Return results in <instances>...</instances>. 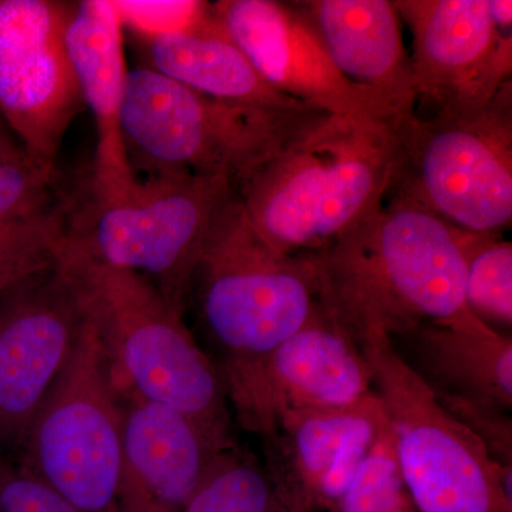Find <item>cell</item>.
Here are the masks:
<instances>
[{"mask_svg":"<svg viewBox=\"0 0 512 512\" xmlns=\"http://www.w3.org/2000/svg\"><path fill=\"white\" fill-rule=\"evenodd\" d=\"M53 264H29V262H0V296L30 276L40 274Z\"/></svg>","mask_w":512,"mask_h":512,"instance_id":"4316f807","label":"cell"},{"mask_svg":"<svg viewBox=\"0 0 512 512\" xmlns=\"http://www.w3.org/2000/svg\"><path fill=\"white\" fill-rule=\"evenodd\" d=\"M218 369L239 423L262 441L288 414L346 409L375 393L365 356L319 306L298 332L271 352L222 360Z\"/></svg>","mask_w":512,"mask_h":512,"instance_id":"30bf717a","label":"cell"},{"mask_svg":"<svg viewBox=\"0 0 512 512\" xmlns=\"http://www.w3.org/2000/svg\"><path fill=\"white\" fill-rule=\"evenodd\" d=\"M320 311L357 346L467 315L453 227L416 205L382 207L308 255Z\"/></svg>","mask_w":512,"mask_h":512,"instance_id":"6da1fadb","label":"cell"},{"mask_svg":"<svg viewBox=\"0 0 512 512\" xmlns=\"http://www.w3.org/2000/svg\"><path fill=\"white\" fill-rule=\"evenodd\" d=\"M55 268L96 329L119 396L164 404L231 448V414L220 369L178 309L143 276L116 268L63 238Z\"/></svg>","mask_w":512,"mask_h":512,"instance_id":"3957f363","label":"cell"},{"mask_svg":"<svg viewBox=\"0 0 512 512\" xmlns=\"http://www.w3.org/2000/svg\"><path fill=\"white\" fill-rule=\"evenodd\" d=\"M488 12L495 28L503 33H512V2L511 0H487Z\"/></svg>","mask_w":512,"mask_h":512,"instance_id":"83f0119b","label":"cell"},{"mask_svg":"<svg viewBox=\"0 0 512 512\" xmlns=\"http://www.w3.org/2000/svg\"><path fill=\"white\" fill-rule=\"evenodd\" d=\"M464 259V301L471 315L505 333L512 326V244L503 234L454 228Z\"/></svg>","mask_w":512,"mask_h":512,"instance_id":"7402d4cb","label":"cell"},{"mask_svg":"<svg viewBox=\"0 0 512 512\" xmlns=\"http://www.w3.org/2000/svg\"><path fill=\"white\" fill-rule=\"evenodd\" d=\"M434 396L512 409V338L467 313L393 340Z\"/></svg>","mask_w":512,"mask_h":512,"instance_id":"ac0fdd59","label":"cell"},{"mask_svg":"<svg viewBox=\"0 0 512 512\" xmlns=\"http://www.w3.org/2000/svg\"><path fill=\"white\" fill-rule=\"evenodd\" d=\"M76 178L25 153L0 163V262L52 264L66 235Z\"/></svg>","mask_w":512,"mask_h":512,"instance_id":"ffe728a7","label":"cell"},{"mask_svg":"<svg viewBox=\"0 0 512 512\" xmlns=\"http://www.w3.org/2000/svg\"><path fill=\"white\" fill-rule=\"evenodd\" d=\"M201 318L224 360L265 355L316 311L311 266L252 228L237 192L221 212L192 276Z\"/></svg>","mask_w":512,"mask_h":512,"instance_id":"ba28073f","label":"cell"},{"mask_svg":"<svg viewBox=\"0 0 512 512\" xmlns=\"http://www.w3.org/2000/svg\"><path fill=\"white\" fill-rule=\"evenodd\" d=\"M184 512H289L266 467L237 446L217 454Z\"/></svg>","mask_w":512,"mask_h":512,"instance_id":"603a6c76","label":"cell"},{"mask_svg":"<svg viewBox=\"0 0 512 512\" xmlns=\"http://www.w3.org/2000/svg\"><path fill=\"white\" fill-rule=\"evenodd\" d=\"M376 393L346 409L288 414L264 441L269 476L289 512H318L323 483L346 437L379 404Z\"/></svg>","mask_w":512,"mask_h":512,"instance_id":"44dd1931","label":"cell"},{"mask_svg":"<svg viewBox=\"0 0 512 512\" xmlns=\"http://www.w3.org/2000/svg\"><path fill=\"white\" fill-rule=\"evenodd\" d=\"M454 419L483 441L498 466L512 471V420L510 414L453 397L434 396Z\"/></svg>","mask_w":512,"mask_h":512,"instance_id":"484cf974","label":"cell"},{"mask_svg":"<svg viewBox=\"0 0 512 512\" xmlns=\"http://www.w3.org/2000/svg\"><path fill=\"white\" fill-rule=\"evenodd\" d=\"M25 153V148L16 140L12 131L9 130L5 121L0 117V163L13 160V158L20 157Z\"/></svg>","mask_w":512,"mask_h":512,"instance_id":"f1b7e54d","label":"cell"},{"mask_svg":"<svg viewBox=\"0 0 512 512\" xmlns=\"http://www.w3.org/2000/svg\"><path fill=\"white\" fill-rule=\"evenodd\" d=\"M74 2L0 0V117L30 156L59 161L84 107L67 50Z\"/></svg>","mask_w":512,"mask_h":512,"instance_id":"8fae6325","label":"cell"},{"mask_svg":"<svg viewBox=\"0 0 512 512\" xmlns=\"http://www.w3.org/2000/svg\"><path fill=\"white\" fill-rule=\"evenodd\" d=\"M124 407L96 329L79 342L15 451L16 460L79 512H119Z\"/></svg>","mask_w":512,"mask_h":512,"instance_id":"9c48e42d","label":"cell"},{"mask_svg":"<svg viewBox=\"0 0 512 512\" xmlns=\"http://www.w3.org/2000/svg\"><path fill=\"white\" fill-rule=\"evenodd\" d=\"M335 512H417L397 466L387 420Z\"/></svg>","mask_w":512,"mask_h":512,"instance_id":"cb8c5ba5","label":"cell"},{"mask_svg":"<svg viewBox=\"0 0 512 512\" xmlns=\"http://www.w3.org/2000/svg\"><path fill=\"white\" fill-rule=\"evenodd\" d=\"M412 36L419 101L434 114L483 110L511 80L512 33L495 28L487 0H397Z\"/></svg>","mask_w":512,"mask_h":512,"instance_id":"4fadbf2b","label":"cell"},{"mask_svg":"<svg viewBox=\"0 0 512 512\" xmlns=\"http://www.w3.org/2000/svg\"><path fill=\"white\" fill-rule=\"evenodd\" d=\"M0 512H79L49 485L0 451Z\"/></svg>","mask_w":512,"mask_h":512,"instance_id":"d4e9b609","label":"cell"},{"mask_svg":"<svg viewBox=\"0 0 512 512\" xmlns=\"http://www.w3.org/2000/svg\"><path fill=\"white\" fill-rule=\"evenodd\" d=\"M134 171V170H133ZM235 188L222 178L146 168L120 192L76 177L64 238L104 264L143 276L185 312L192 276Z\"/></svg>","mask_w":512,"mask_h":512,"instance_id":"277c9868","label":"cell"},{"mask_svg":"<svg viewBox=\"0 0 512 512\" xmlns=\"http://www.w3.org/2000/svg\"><path fill=\"white\" fill-rule=\"evenodd\" d=\"M394 157L396 127L313 110L235 192L259 237L308 255L382 207Z\"/></svg>","mask_w":512,"mask_h":512,"instance_id":"7a4b0ae2","label":"cell"},{"mask_svg":"<svg viewBox=\"0 0 512 512\" xmlns=\"http://www.w3.org/2000/svg\"><path fill=\"white\" fill-rule=\"evenodd\" d=\"M386 200L409 202L461 231L501 234L510 227L511 80L477 113L400 121Z\"/></svg>","mask_w":512,"mask_h":512,"instance_id":"8992f818","label":"cell"},{"mask_svg":"<svg viewBox=\"0 0 512 512\" xmlns=\"http://www.w3.org/2000/svg\"><path fill=\"white\" fill-rule=\"evenodd\" d=\"M84 318L50 268L0 296V451L15 453L69 363Z\"/></svg>","mask_w":512,"mask_h":512,"instance_id":"5bb4252c","label":"cell"},{"mask_svg":"<svg viewBox=\"0 0 512 512\" xmlns=\"http://www.w3.org/2000/svg\"><path fill=\"white\" fill-rule=\"evenodd\" d=\"M313 110L215 99L146 66L128 69L120 124L128 158L144 168L222 178L237 190Z\"/></svg>","mask_w":512,"mask_h":512,"instance_id":"5b68a950","label":"cell"},{"mask_svg":"<svg viewBox=\"0 0 512 512\" xmlns=\"http://www.w3.org/2000/svg\"><path fill=\"white\" fill-rule=\"evenodd\" d=\"M150 69L195 92L271 110L312 109L276 92L259 76L244 53L218 28L211 13L184 28L138 33Z\"/></svg>","mask_w":512,"mask_h":512,"instance_id":"d6986e66","label":"cell"},{"mask_svg":"<svg viewBox=\"0 0 512 512\" xmlns=\"http://www.w3.org/2000/svg\"><path fill=\"white\" fill-rule=\"evenodd\" d=\"M218 28L276 92L312 109L399 126L393 111L350 83L333 66L298 2L221 0L211 3Z\"/></svg>","mask_w":512,"mask_h":512,"instance_id":"7c38bea8","label":"cell"},{"mask_svg":"<svg viewBox=\"0 0 512 512\" xmlns=\"http://www.w3.org/2000/svg\"><path fill=\"white\" fill-rule=\"evenodd\" d=\"M124 399L119 512H184L217 454L228 450L183 413Z\"/></svg>","mask_w":512,"mask_h":512,"instance_id":"9a60e30c","label":"cell"},{"mask_svg":"<svg viewBox=\"0 0 512 512\" xmlns=\"http://www.w3.org/2000/svg\"><path fill=\"white\" fill-rule=\"evenodd\" d=\"M359 350L417 512H512V471L498 466L483 441L437 402L392 340Z\"/></svg>","mask_w":512,"mask_h":512,"instance_id":"52a82bcc","label":"cell"},{"mask_svg":"<svg viewBox=\"0 0 512 512\" xmlns=\"http://www.w3.org/2000/svg\"><path fill=\"white\" fill-rule=\"evenodd\" d=\"M124 29L117 2H74L66 43L84 107L96 123V154L84 180L99 194L123 191L134 178L120 124L128 73Z\"/></svg>","mask_w":512,"mask_h":512,"instance_id":"e0dca14e","label":"cell"},{"mask_svg":"<svg viewBox=\"0 0 512 512\" xmlns=\"http://www.w3.org/2000/svg\"><path fill=\"white\" fill-rule=\"evenodd\" d=\"M298 5L346 80L382 100L399 123L417 114L412 59L394 2L309 0Z\"/></svg>","mask_w":512,"mask_h":512,"instance_id":"2e32d148","label":"cell"}]
</instances>
